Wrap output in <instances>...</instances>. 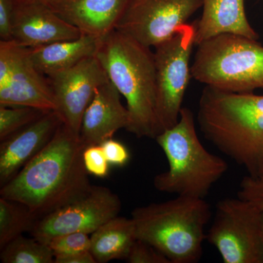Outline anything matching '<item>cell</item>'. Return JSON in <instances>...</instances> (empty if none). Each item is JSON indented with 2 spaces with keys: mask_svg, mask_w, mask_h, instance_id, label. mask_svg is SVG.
<instances>
[{
  "mask_svg": "<svg viewBox=\"0 0 263 263\" xmlns=\"http://www.w3.org/2000/svg\"><path fill=\"white\" fill-rule=\"evenodd\" d=\"M79 135L63 124L51 141L16 176L0 197L24 204L37 219L83 196L91 189Z\"/></svg>",
  "mask_w": 263,
  "mask_h": 263,
  "instance_id": "6da1fadb",
  "label": "cell"
},
{
  "mask_svg": "<svg viewBox=\"0 0 263 263\" xmlns=\"http://www.w3.org/2000/svg\"><path fill=\"white\" fill-rule=\"evenodd\" d=\"M202 134L223 154L258 176L263 163V95L207 86L199 103Z\"/></svg>",
  "mask_w": 263,
  "mask_h": 263,
  "instance_id": "7a4b0ae2",
  "label": "cell"
},
{
  "mask_svg": "<svg viewBox=\"0 0 263 263\" xmlns=\"http://www.w3.org/2000/svg\"><path fill=\"white\" fill-rule=\"evenodd\" d=\"M96 54L109 80L127 101V130L138 138L155 139L160 130L154 52L115 29L100 40Z\"/></svg>",
  "mask_w": 263,
  "mask_h": 263,
  "instance_id": "3957f363",
  "label": "cell"
},
{
  "mask_svg": "<svg viewBox=\"0 0 263 263\" xmlns=\"http://www.w3.org/2000/svg\"><path fill=\"white\" fill-rule=\"evenodd\" d=\"M212 209L205 199L177 196L132 212L136 237L153 246L171 263H196L206 239Z\"/></svg>",
  "mask_w": 263,
  "mask_h": 263,
  "instance_id": "277c9868",
  "label": "cell"
},
{
  "mask_svg": "<svg viewBox=\"0 0 263 263\" xmlns=\"http://www.w3.org/2000/svg\"><path fill=\"white\" fill-rule=\"evenodd\" d=\"M155 140L168 162V170L154 179L158 191L205 199L228 171L226 161L202 144L190 109L181 108L176 125L162 131Z\"/></svg>",
  "mask_w": 263,
  "mask_h": 263,
  "instance_id": "5b68a950",
  "label": "cell"
},
{
  "mask_svg": "<svg viewBox=\"0 0 263 263\" xmlns=\"http://www.w3.org/2000/svg\"><path fill=\"white\" fill-rule=\"evenodd\" d=\"M192 77L232 92L263 89V46L256 40L224 34L197 45Z\"/></svg>",
  "mask_w": 263,
  "mask_h": 263,
  "instance_id": "8992f818",
  "label": "cell"
},
{
  "mask_svg": "<svg viewBox=\"0 0 263 263\" xmlns=\"http://www.w3.org/2000/svg\"><path fill=\"white\" fill-rule=\"evenodd\" d=\"M195 45V24H183L155 46L157 112L160 133L176 125L190 78V57Z\"/></svg>",
  "mask_w": 263,
  "mask_h": 263,
  "instance_id": "52a82bcc",
  "label": "cell"
},
{
  "mask_svg": "<svg viewBox=\"0 0 263 263\" xmlns=\"http://www.w3.org/2000/svg\"><path fill=\"white\" fill-rule=\"evenodd\" d=\"M261 211L240 197L218 202L206 233L224 263H263Z\"/></svg>",
  "mask_w": 263,
  "mask_h": 263,
  "instance_id": "ba28073f",
  "label": "cell"
},
{
  "mask_svg": "<svg viewBox=\"0 0 263 263\" xmlns=\"http://www.w3.org/2000/svg\"><path fill=\"white\" fill-rule=\"evenodd\" d=\"M0 105L57 111L49 79L33 65L29 48L13 40L0 41Z\"/></svg>",
  "mask_w": 263,
  "mask_h": 263,
  "instance_id": "9c48e42d",
  "label": "cell"
},
{
  "mask_svg": "<svg viewBox=\"0 0 263 263\" xmlns=\"http://www.w3.org/2000/svg\"><path fill=\"white\" fill-rule=\"evenodd\" d=\"M121 209L120 199L110 189L92 185L83 196L38 219L29 233L46 245L52 238L68 233L90 235L119 215Z\"/></svg>",
  "mask_w": 263,
  "mask_h": 263,
  "instance_id": "30bf717a",
  "label": "cell"
},
{
  "mask_svg": "<svg viewBox=\"0 0 263 263\" xmlns=\"http://www.w3.org/2000/svg\"><path fill=\"white\" fill-rule=\"evenodd\" d=\"M202 5V0H130L116 29L155 48L187 24Z\"/></svg>",
  "mask_w": 263,
  "mask_h": 263,
  "instance_id": "8fae6325",
  "label": "cell"
},
{
  "mask_svg": "<svg viewBox=\"0 0 263 263\" xmlns=\"http://www.w3.org/2000/svg\"><path fill=\"white\" fill-rule=\"evenodd\" d=\"M48 78L56 100L57 112L64 124L80 136L86 108L98 88L109 81L106 71L95 54Z\"/></svg>",
  "mask_w": 263,
  "mask_h": 263,
  "instance_id": "7c38bea8",
  "label": "cell"
},
{
  "mask_svg": "<svg viewBox=\"0 0 263 263\" xmlns=\"http://www.w3.org/2000/svg\"><path fill=\"white\" fill-rule=\"evenodd\" d=\"M13 40L21 46L35 48L81 37L82 33L47 5L15 0Z\"/></svg>",
  "mask_w": 263,
  "mask_h": 263,
  "instance_id": "4fadbf2b",
  "label": "cell"
},
{
  "mask_svg": "<svg viewBox=\"0 0 263 263\" xmlns=\"http://www.w3.org/2000/svg\"><path fill=\"white\" fill-rule=\"evenodd\" d=\"M62 124L63 121L58 112L51 110L1 141V186L16 176L29 161L45 148Z\"/></svg>",
  "mask_w": 263,
  "mask_h": 263,
  "instance_id": "5bb4252c",
  "label": "cell"
},
{
  "mask_svg": "<svg viewBox=\"0 0 263 263\" xmlns=\"http://www.w3.org/2000/svg\"><path fill=\"white\" fill-rule=\"evenodd\" d=\"M129 112L121 101V94L110 80L100 86L85 111L80 138L85 146L100 145L113 138L118 130L127 129Z\"/></svg>",
  "mask_w": 263,
  "mask_h": 263,
  "instance_id": "9a60e30c",
  "label": "cell"
},
{
  "mask_svg": "<svg viewBox=\"0 0 263 263\" xmlns=\"http://www.w3.org/2000/svg\"><path fill=\"white\" fill-rule=\"evenodd\" d=\"M130 0H62L54 11L82 34L102 40L117 28Z\"/></svg>",
  "mask_w": 263,
  "mask_h": 263,
  "instance_id": "2e32d148",
  "label": "cell"
},
{
  "mask_svg": "<svg viewBox=\"0 0 263 263\" xmlns=\"http://www.w3.org/2000/svg\"><path fill=\"white\" fill-rule=\"evenodd\" d=\"M202 13L195 24V45L220 34L258 39L246 15L245 0H202Z\"/></svg>",
  "mask_w": 263,
  "mask_h": 263,
  "instance_id": "e0dca14e",
  "label": "cell"
},
{
  "mask_svg": "<svg viewBox=\"0 0 263 263\" xmlns=\"http://www.w3.org/2000/svg\"><path fill=\"white\" fill-rule=\"evenodd\" d=\"M100 40L82 34L69 41H58L38 47L29 48L33 65L46 77L71 68L98 52Z\"/></svg>",
  "mask_w": 263,
  "mask_h": 263,
  "instance_id": "ac0fdd59",
  "label": "cell"
},
{
  "mask_svg": "<svg viewBox=\"0 0 263 263\" xmlns=\"http://www.w3.org/2000/svg\"><path fill=\"white\" fill-rule=\"evenodd\" d=\"M137 239L133 219L116 216L91 234L90 252L97 263L127 258Z\"/></svg>",
  "mask_w": 263,
  "mask_h": 263,
  "instance_id": "d6986e66",
  "label": "cell"
},
{
  "mask_svg": "<svg viewBox=\"0 0 263 263\" xmlns=\"http://www.w3.org/2000/svg\"><path fill=\"white\" fill-rule=\"evenodd\" d=\"M37 220L24 204L0 197V249L26 232L30 233Z\"/></svg>",
  "mask_w": 263,
  "mask_h": 263,
  "instance_id": "ffe728a7",
  "label": "cell"
},
{
  "mask_svg": "<svg viewBox=\"0 0 263 263\" xmlns=\"http://www.w3.org/2000/svg\"><path fill=\"white\" fill-rule=\"evenodd\" d=\"M0 259L3 263H53L54 254L48 245L22 235L1 249Z\"/></svg>",
  "mask_w": 263,
  "mask_h": 263,
  "instance_id": "44dd1931",
  "label": "cell"
},
{
  "mask_svg": "<svg viewBox=\"0 0 263 263\" xmlns=\"http://www.w3.org/2000/svg\"><path fill=\"white\" fill-rule=\"evenodd\" d=\"M46 112L32 107L0 105V141L32 124Z\"/></svg>",
  "mask_w": 263,
  "mask_h": 263,
  "instance_id": "7402d4cb",
  "label": "cell"
},
{
  "mask_svg": "<svg viewBox=\"0 0 263 263\" xmlns=\"http://www.w3.org/2000/svg\"><path fill=\"white\" fill-rule=\"evenodd\" d=\"M48 245L54 257L87 252L91 249V237L88 233L81 232L71 233L52 238Z\"/></svg>",
  "mask_w": 263,
  "mask_h": 263,
  "instance_id": "603a6c76",
  "label": "cell"
},
{
  "mask_svg": "<svg viewBox=\"0 0 263 263\" xmlns=\"http://www.w3.org/2000/svg\"><path fill=\"white\" fill-rule=\"evenodd\" d=\"M83 160L88 174L102 179L108 176L110 164L100 145L86 146L83 153Z\"/></svg>",
  "mask_w": 263,
  "mask_h": 263,
  "instance_id": "cb8c5ba5",
  "label": "cell"
},
{
  "mask_svg": "<svg viewBox=\"0 0 263 263\" xmlns=\"http://www.w3.org/2000/svg\"><path fill=\"white\" fill-rule=\"evenodd\" d=\"M126 260L129 263H171L168 258L153 246L138 238Z\"/></svg>",
  "mask_w": 263,
  "mask_h": 263,
  "instance_id": "d4e9b609",
  "label": "cell"
},
{
  "mask_svg": "<svg viewBox=\"0 0 263 263\" xmlns=\"http://www.w3.org/2000/svg\"><path fill=\"white\" fill-rule=\"evenodd\" d=\"M238 197L262 211L263 176H245L240 183Z\"/></svg>",
  "mask_w": 263,
  "mask_h": 263,
  "instance_id": "484cf974",
  "label": "cell"
},
{
  "mask_svg": "<svg viewBox=\"0 0 263 263\" xmlns=\"http://www.w3.org/2000/svg\"><path fill=\"white\" fill-rule=\"evenodd\" d=\"M15 10V0H0V39L1 41L13 40Z\"/></svg>",
  "mask_w": 263,
  "mask_h": 263,
  "instance_id": "4316f807",
  "label": "cell"
},
{
  "mask_svg": "<svg viewBox=\"0 0 263 263\" xmlns=\"http://www.w3.org/2000/svg\"><path fill=\"white\" fill-rule=\"evenodd\" d=\"M100 146L103 148L109 164L118 167H123L129 162V151L120 142L110 138L103 141Z\"/></svg>",
  "mask_w": 263,
  "mask_h": 263,
  "instance_id": "83f0119b",
  "label": "cell"
},
{
  "mask_svg": "<svg viewBox=\"0 0 263 263\" xmlns=\"http://www.w3.org/2000/svg\"><path fill=\"white\" fill-rule=\"evenodd\" d=\"M54 263H97L94 256L90 251L67 254L57 255L54 257Z\"/></svg>",
  "mask_w": 263,
  "mask_h": 263,
  "instance_id": "f1b7e54d",
  "label": "cell"
},
{
  "mask_svg": "<svg viewBox=\"0 0 263 263\" xmlns=\"http://www.w3.org/2000/svg\"><path fill=\"white\" fill-rule=\"evenodd\" d=\"M21 1L37 2V3L47 5L52 10H54L56 9L57 5L60 4L62 0H21Z\"/></svg>",
  "mask_w": 263,
  "mask_h": 263,
  "instance_id": "f546056e",
  "label": "cell"
},
{
  "mask_svg": "<svg viewBox=\"0 0 263 263\" xmlns=\"http://www.w3.org/2000/svg\"><path fill=\"white\" fill-rule=\"evenodd\" d=\"M261 231H262V240H263V210L261 211Z\"/></svg>",
  "mask_w": 263,
  "mask_h": 263,
  "instance_id": "4dcf8cb0",
  "label": "cell"
},
{
  "mask_svg": "<svg viewBox=\"0 0 263 263\" xmlns=\"http://www.w3.org/2000/svg\"><path fill=\"white\" fill-rule=\"evenodd\" d=\"M258 176H263V163L261 166V168L259 170Z\"/></svg>",
  "mask_w": 263,
  "mask_h": 263,
  "instance_id": "1f68e13d",
  "label": "cell"
}]
</instances>
